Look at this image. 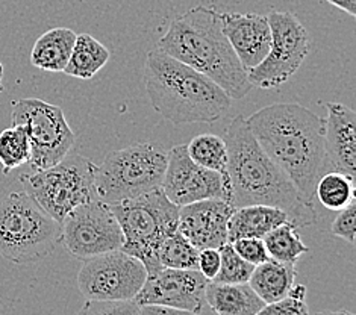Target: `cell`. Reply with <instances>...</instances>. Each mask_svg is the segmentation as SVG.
I'll list each match as a JSON object with an SVG mask.
<instances>
[{
    "mask_svg": "<svg viewBox=\"0 0 356 315\" xmlns=\"http://www.w3.org/2000/svg\"><path fill=\"white\" fill-rule=\"evenodd\" d=\"M296 276H298L296 264L279 262L270 258L253 268L249 285L261 297L262 302L275 303L290 294Z\"/></svg>",
    "mask_w": 356,
    "mask_h": 315,
    "instance_id": "cell-21",
    "label": "cell"
},
{
    "mask_svg": "<svg viewBox=\"0 0 356 315\" xmlns=\"http://www.w3.org/2000/svg\"><path fill=\"white\" fill-rule=\"evenodd\" d=\"M231 244L234 247V250L238 253L244 261H248L255 267L270 259L262 238H238V240L232 241Z\"/></svg>",
    "mask_w": 356,
    "mask_h": 315,
    "instance_id": "cell-31",
    "label": "cell"
},
{
    "mask_svg": "<svg viewBox=\"0 0 356 315\" xmlns=\"http://www.w3.org/2000/svg\"><path fill=\"white\" fill-rule=\"evenodd\" d=\"M161 188L177 207L208 199H222L231 203V188L223 176L194 163L186 144H179L168 152Z\"/></svg>",
    "mask_w": 356,
    "mask_h": 315,
    "instance_id": "cell-13",
    "label": "cell"
},
{
    "mask_svg": "<svg viewBox=\"0 0 356 315\" xmlns=\"http://www.w3.org/2000/svg\"><path fill=\"white\" fill-rule=\"evenodd\" d=\"M76 315H140L135 300H87Z\"/></svg>",
    "mask_w": 356,
    "mask_h": 315,
    "instance_id": "cell-30",
    "label": "cell"
},
{
    "mask_svg": "<svg viewBox=\"0 0 356 315\" xmlns=\"http://www.w3.org/2000/svg\"><path fill=\"white\" fill-rule=\"evenodd\" d=\"M158 49L214 81L232 100L252 91L238 56L222 29L220 13L196 6L175 19L158 41Z\"/></svg>",
    "mask_w": 356,
    "mask_h": 315,
    "instance_id": "cell-3",
    "label": "cell"
},
{
    "mask_svg": "<svg viewBox=\"0 0 356 315\" xmlns=\"http://www.w3.org/2000/svg\"><path fill=\"white\" fill-rule=\"evenodd\" d=\"M314 197L330 211H340L355 200V179L344 173L326 172L318 177Z\"/></svg>",
    "mask_w": 356,
    "mask_h": 315,
    "instance_id": "cell-25",
    "label": "cell"
},
{
    "mask_svg": "<svg viewBox=\"0 0 356 315\" xmlns=\"http://www.w3.org/2000/svg\"><path fill=\"white\" fill-rule=\"evenodd\" d=\"M140 315H197L188 311L168 308V306L159 305H143L140 306Z\"/></svg>",
    "mask_w": 356,
    "mask_h": 315,
    "instance_id": "cell-34",
    "label": "cell"
},
{
    "mask_svg": "<svg viewBox=\"0 0 356 315\" xmlns=\"http://www.w3.org/2000/svg\"><path fill=\"white\" fill-rule=\"evenodd\" d=\"M168 152L156 143H138L108 152L96 172L97 199L115 205L161 188Z\"/></svg>",
    "mask_w": 356,
    "mask_h": 315,
    "instance_id": "cell-6",
    "label": "cell"
},
{
    "mask_svg": "<svg viewBox=\"0 0 356 315\" xmlns=\"http://www.w3.org/2000/svg\"><path fill=\"white\" fill-rule=\"evenodd\" d=\"M207 305L217 315H257L264 302L248 284L209 282L205 293Z\"/></svg>",
    "mask_w": 356,
    "mask_h": 315,
    "instance_id": "cell-19",
    "label": "cell"
},
{
    "mask_svg": "<svg viewBox=\"0 0 356 315\" xmlns=\"http://www.w3.org/2000/svg\"><path fill=\"white\" fill-rule=\"evenodd\" d=\"M330 5L340 8L341 11L347 13L349 15H356V0H327Z\"/></svg>",
    "mask_w": 356,
    "mask_h": 315,
    "instance_id": "cell-35",
    "label": "cell"
},
{
    "mask_svg": "<svg viewBox=\"0 0 356 315\" xmlns=\"http://www.w3.org/2000/svg\"><path fill=\"white\" fill-rule=\"evenodd\" d=\"M234 207L222 199H208L179 208V231L197 250L220 249L227 243V225Z\"/></svg>",
    "mask_w": 356,
    "mask_h": 315,
    "instance_id": "cell-15",
    "label": "cell"
},
{
    "mask_svg": "<svg viewBox=\"0 0 356 315\" xmlns=\"http://www.w3.org/2000/svg\"><path fill=\"white\" fill-rule=\"evenodd\" d=\"M109 50L90 33L76 35L74 46L64 73L72 78L88 81L104 69L109 61Z\"/></svg>",
    "mask_w": 356,
    "mask_h": 315,
    "instance_id": "cell-22",
    "label": "cell"
},
{
    "mask_svg": "<svg viewBox=\"0 0 356 315\" xmlns=\"http://www.w3.org/2000/svg\"><path fill=\"white\" fill-rule=\"evenodd\" d=\"M109 207L123 234L120 250L140 259L147 276L155 275L163 268L158 250L165 238L177 232L181 207L168 200L163 188Z\"/></svg>",
    "mask_w": 356,
    "mask_h": 315,
    "instance_id": "cell-5",
    "label": "cell"
},
{
    "mask_svg": "<svg viewBox=\"0 0 356 315\" xmlns=\"http://www.w3.org/2000/svg\"><path fill=\"white\" fill-rule=\"evenodd\" d=\"M220 252L218 249H203L199 252V271L209 282L213 280L220 270Z\"/></svg>",
    "mask_w": 356,
    "mask_h": 315,
    "instance_id": "cell-33",
    "label": "cell"
},
{
    "mask_svg": "<svg viewBox=\"0 0 356 315\" xmlns=\"http://www.w3.org/2000/svg\"><path fill=\"white\" fill-rule=\"evenodd\" d=\"M31 159V144L26 129L22 124H13L0 134V164L8 175Z\"/></svg>",
    "mask_w": 356,
    "mask_h": 315,
    "instance_id": "cell-26",
    "label": "cell"
},
{
    "mask_svg": "<svg viewBox=\"0 0 356 315\" xmlns=\"http://www.w3.org/2000/svg\"><path fill=\"white\" fill-rule=\"evenodd\" d=\"M290 221L282 209L267 205L235 208L227 225V243L238 238H264L275 227Z\"/></svg>",
    "mask_w": 356,
    "mask_h": 315,
    "instance_id": "cell-18",
    "label": "cell"
},
{
    "mask_svg": "<svg viewBox=\"0 0 356 315\" xmlns=\"http://www.w3.org/2000/svg\"><path fill=\"white\" fill-rule=\"evenodd\" d=\"M3 92V65L0 63V95Z\"/></svg>",
    "mask_w": 356,
    "mask_h": 315,
    "instance_id": "cell-37",
    "label": "cell"
},
{
    "mask_svg": "<svg viewBox=\"0 0 356 315\" xmlns=\"http://www.w3.org/2000/svg\"><path fill=\"white\" fill-rule=\"evenodd\" d=\"M267 19L271 31L268 54L248 70L252 87L262 90L277 88L290 81L311 50L308 31L293 13L271 11Z\"/></svg>",
    "mask_w": 356,
    "mask_h": 315,
    "instance_id": "cell-10",
    "label": "cell"
},
{
    "mask_svg": "<svg viewBox=\"0 0 356 315\" xmlns=\"http://www.w3.org/2000/svg\"><path fill=\"white\" fill-rule=\"evenodd\" d=\"M199 252L186 238L177 231L165 238L158 250L159 264L165 268L197 270Z\"/></svg>",
    "mask_w": 356,
    "mask_h": 315,
    "instance_id": "cell-27",
    "label": "cell"
},
{
    "mask_svg": "<svg viewBox=\"0 0 356 315\" xmlns=\"http://www.w3.org/2000/svg\"><path fill=\"white\" fill-rule=\"evenodd\" d=\"M190 158L200 167L214 170L222 175L229 184L227 177V149L223 137L214 134H202L186 144Z\"/></svg>",
    "mask_w": 356,
    "mask_h": 315,
    "instance_id": "cell-24",
    "label": "cell"
},
{
    "mask_svg": "<svg viewBox=\"0 0 356 315\" xmlns=\"http://www.w3.org/2000/svg\"><path fill=\"white\" fill-rule=\"evenodd\" d=\"M268 257L279 262L298 264L302 255L309 252V247L305 245L302 238L291 221H285L281 226L275 227L264 238Z\"/></svg>",
    "mask_w": 356,
    "mask_h": 315,
    "instance_id": "cell-23",
    "label": "cell"
},
{
    "mask_svg": "<svg viewBox=\"0 0 356 315\" xmlns=\"http://www.w3.org/2000/svg\"><path fill=\"white\" fill-rule=\"evenodd\" d=\"M330 234L343 238L347 243L355 244L356 235V202L352 200L346 208L340 209V214L330 225Z\"/></svg>",
    "mask_w": 356,
    "mask_h": 315,
    "instance_id": "cell-32",
    "label": "cell"
},
{
    "mask_svg": "<svg viewBox=\"0 0 356 315\" xmlns=\"http://www.w3.org/2000/svg\"><path fill=\"white\" fill-rule=\"evenodd\" d=\"M208 284L209 280L199 270L163 267L155 275L147 276L134 300L140 306L159 305L199 315L207 305Z\"/></svg>",
    "mask_w": 356,
    "mask_h": 315,
    "instance_id": "cell-14",
    "label": "cell"
},
{
    "mask_svg": "<svg viewBox=\"0 0 356 315\" xmlns=\"http://www.w3.org/2000/svg\"><path fill=\"white\" fill-rule=\"evenodd\" d=\"M325 118V158L321 175L344 173L355 179L356 173V114L349 106L327 102Z\"/></svg>",
    "mask_w": 356,
    "mask_h": 315,
    "instance_id": "cell-16",
    "label": "cell"
},
{
    "mask_svg": "<svg viewBox=\"0 0 356 315\" xmlns=\"http://www.w3.org/2000/svg\"><path fill=\"white\" fill-rule=\"evenodd\" d=\"M146 279L140 259L114 250L83 261L78 288L86 300H134Z\"/></svg>",
    "mask_w": 356,
    "mask_h": 315,
    "instance_id": "cell-11",
    "label": "cell"
},
{
    "mask_svg": "<svg viewBox=\"0 0 356 315\" xmlns=\"http://www.w3.org/2000/svg\"><path fill=\"white\" fill-rule=\"evenodd\" d=\"M13 124L26 129L31 144L32 170H44L63 161L76 143V134L65 120L63 109L47 102L28 97L13 102Z\"/></svg>",
    "mask_w": 356,
    "mask_h": 315,
    "instance_id": "cell-9",
    "label": "cell"
},
{
    "mask_svg": "<svg viewBox=\"0 0 356 315\" xmlns=\"http://www.w3.org/2000/svg\"><path fill=\"white\" fill-rule=\"evenodd\" d=\"M305 297H307V288L294 284L285 299L275 303H266L264 308L257 315H309Z\"/></svg>",
    "mask_w": 356,
    "mask_h": 315,
    "instance_id": "cell-29",
    "label": "cell"
},
{
    "mask_svg": "<svg viewBox=\"0 0 356 315\" xmlns=\"http://www.w3.org/2000/svg\"><path fill=\"white\" fill-rule=\"evenodd\" d=\"M76 35L78 33L69 28H54L44 32L32 47L31 64L49 73L64 72L72 55Z\"/></svg>",
    "mask_w": 356,
    "mask_h": 315,
    "instance_id": "cell-20",
    "label": "cell"
},
{
    "mask_svg": "<svg viewBox=\"0 0 356 315\" xmlns=\"http://www.w3.org/2000/svg\"><path fill=\"white\" fill-rule=\"evenodd\" d=\"M144 83L150 105L177 126L216 123L232 104L214 81L158 47L147 54Z\"/></svg>",
    "mask_w": 356,
    "mask_h": 315,
    "instance_id": "cell-4",
    "label": "cell"
},
{
    "mask_svg": "<svg viewBox=\"0 0 356 315\" xmlns=\"http://www.w3.org/2000/svg\"><path fill=\"white\" fill-rule=\"evenodd\" d=\"M220 270L217 276L211 282L217 284H248L253 273V268L248 261H244L238 253L234 250L231 243H226L223 247H220Z\"/></svg>",
    "mask_w": 356,
    "mask_h": 315,
    "instance_id": "cell-28",
    "label": "cell"
},
{
    "mask_svg": "<svg viewBox=\"0 0 356 315\" xmlns=\"http://www.w3.org/2000/svg\"><path fill=\"white\" fill-rule=\"evenodd\" d=\"M231 205H267L282 209L296 227L318 220L314 202L303 197L288 176L271 161L253 137L248 122L236 115L225 131Z\"/></svg>",
    "mask_w": 356,
    "mask_h": 315,
    "instance_id": "cell-1",
    "label": "cell"
},
{
    "mask_svg": "<svg viewBox=\"0 0 356 315\" xmlns=\"http://www.w3.org/2000/svg\"><path fill=\"white\" fill-rule=\"evenodd\" d=\"M120 225L111 207L95 200L74 208L61 223V243L76 259L86 261L123 245Z\"/></svg>",
    "mask_w": 356,
    "mask_h": 315,
    "instance_id": "cell-12",
    "label": "cell"
},
{
    "mask_svg": "<svg viewBox=\"0 0 356 315\" xmlns=\"http://www.w3.org/2000/svg\"><path fill=\"white\" fill-rule=\"evenodd\" d=\"M97 165L81 155H67L58 164L20 176L23 191L59 225L74 208L99 200Z\"/></svg>",
    "mask_w": 356,
    "mask_h": 315,
    "instance_id": "cell-8",
    "label": "cell"
},
{
    "mask_svg": "<svg viewBox=\"0 0 356 315\" xmlns=\"http://www.w3.org/2000/svg\"><path fill=\"white\" fill-rule=\"evenodd\" d=\"M222 29L244 70L262 63L271 45V31L267 15L255 13H220Z\"/></svg>",
    "mask_w": 356,
    "mask_h": 315,
    "instance_id": "cell-17",
    "label": "cell"
},
{
    "mask_svg": "<svg viewBox=\"0 0 356 315\" xmlns=\"http://www.w3.org/2000/svg\"><path fill=\"white\" fill-rule=\"evenodd\" d=\"M245 122L267 156L305 199L314 202L325 158V118L298 104H275Z\"/></svg>",
    "mask_w": 356,
    "mask_h": 315,
    "instance_id": "cell-2",
    "label": "cell"
},
{
    "mask_svg": "<svg viewBox=\"0 0 356 315\" xmlns=\"http://www.w3.org/2000/svg\"><path fill=\"white\" fill-rule=\"evenodd\" d=\"M316 315H355V314L350 311L341 309V311H323V312H317Z\"/></svg>",
    "mask_w": 356,
    "mask_h": 315,
    "instance_id": "cell-36",
    "label": "cell"
},
{
    "mask_svg": "<svg viewBox=\"0 0 356 315\" xmlns=\"http://www.w3.org/2000/svg\"><path fill=\"white\" fill-rule=\"evenodd\" d=\"M59 243L61 225L26 193H11L0 200V257L14 264L38 262Z\"/></svg>",
    "mask_w": 356,
    "mask_h": 315,
    "instance_id": "cell-7",
    "label": "cell"
}]
</instances>
